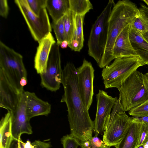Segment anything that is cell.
<instances>
[{
    "label": "cell",
    "instance_id": "1",
    "mask_svg": "<svg viewBox=\"0 0 148 148\" xmlns=\"http://www.w3.org/2000/svg\"><path fill=\"white\" fill-rule=\"evenodd\" d=\"M61 84L64 93L60 102L65 103L67 106L70 134L80 141L90 140L92 138L94 122L81 97L77 68L73 64L68 63L62 69Z\"/></svg>",
    "mask_w": 148,
    "mask_h": 148
},
{
    "label": "cell",
    "instance_id": "2",
    "mask_svg": "<svg viewBox=\"0 0 148 148\" xmlns=\"http://www.w3.org/2000/svg\"><path fill=\"white\" fill-rule=\"evenodd\" d=\"M139 14L136 5L130 1L120 0L115 3L108 20L107 42L100 62L98 65L99 67L104 68L114 60L113 50L117 37Z\"/></svg>",
    "mask_w": 148,
    "mask_h": 148
},
{
    "label": "cell",
    "instance_id": "3",
    "mask_svg": "<svg viewBox=\"0 0 148 148\" xmlns=\"http://www.w3.org/2000/svg\"><path fill=\"white\" fill-rule=\"evenodd\" d=\"M118 89L123 110L129 111L148 100V78L136 70Z\"/></svg>",
    "mask_w": 148,
    "mask_h": 148
},
{
    "label": "cell",
    "instance_id": "4",
    "mask_svg": "<svg viewBox=\"0 0 148 148\" xmlns=\"http://www.w3.org/2000/svg\"><path fill=\"white\" fill-rule=\"evenodd\" d=\"M145 65L138 56L115 59L111 64L102 70L101 76L105 88L118 89L134 72Z\"/></svg>",
    "mask_w": 148,
    "mask_h": 148
},
{
    "label": "cell",
    "instance_id": "5",
    "mask_svg": "<svg viewBox=\"0 0 148 148\" xmlns=\"http://www.w3.org/2000/svg\"><path fill=\"white\" fill-rule=\"evenodd\" d=\"M0 69L12 84L22 94L24 91L21 82L27 79V72L22 56L0 41Z\"/></svg>",
    "mask_w": 148,
    "mask_h": 148
},
{
    "label": "cell",
    "instance_id": "6",
    "mask_svg": "<svg viewBox=\"0 0 148 148\" xmlns=\"http://www.w3.org/2000/svg\"><path fill=\"white\" fill-rule=\"evenodd\" d=\"M115 3L110 0L92 25L88 42V53L98 65L105 48L107 37L108 22Z\"/></svg>",
    "mask_w": 148,
    "mask_h": 148
},
{
    "label": "cell",
    "instance_id": "7",
    "mask_svg": "<svg viewBox=\"0 0 148 148\" xmlns=\"http://www.w3.org/2000/svg\"><path fill=\"white\" fill-rule=\"evenodd\" d=\"M125 112L119 98L105 125L103 141L108 147H115L119 144L132 121L133 117Z\"/></svg>",
    "mask_w": 148,
    "mask_h": 148
},
{
    "label": "cell",
    "instance_id": "8",
    "mask_svg": "<svg viewBox=\"0 0 148 148\" xmlns=\"http://www.w3.org/2000/svg\"><path fill=\"white\" fill-rule=\"evenodd\" d=\"M14 2L19 8L35 41L39 42L51 33V24L46 8L43 9L37 16L31 10L27 0H15Z\"/></svg>",
    "mask_w": 148,
    "mask_h": 148
},
{
    "label": "cell",
    "instance_id": "9",
    "mask_svg": "<svg viewBox=\"0 0 148 148\" xmlns=\"http://www.w3.org/2000/svg\"><path fill=\"white\" fill-rule=\"evenodd\" d=\"M60 45L56 42L52 46L46 72L40 74L42 87L51 92L58 90L61 84L62 70L61 65Z\"/></svg>",
    "mask_w": 148,
    "mask_h": 148
},
{
    "label": "cell",
    "instance_id": "10",
    "mask_svg": "<svg viewBox=\"0 0 148 148\" xmlns=\"http://www.w3.org/2000/svg\"><path fill=\"white\" fill-rule=\"evenodd\" d=\"M77 70L79 94L85 107L89 110L94 94V69L91 62L84 59L82 65Z\"/></svg>",
    "mask_w": 148,
    "mask_h": 148
},
{
    "label": "cell",
    "instance_id": "11",
    "mask_svg": "<svg viewBox=\"0 0 148 148\" xmlns=\"http://www.w3.org/2000/svg\"><path fill=\"white\" fill-rule=\"evenodd\" d=\"M97 102V111L94 122L95 136L102 134L104 131L106 122L117 101V97H113L107 92L99 90L96 95Z\"/></svg>",
    "mask_w": 148,
    "mask_h": 148
},
{
    "label": "cell",
    "instance_id": "12",
    "mask_svg": "<svg viewBox=\"0 0 148 148\" xmlns=\"http://www.w3.org/2000/svg\"><path fill=\"white\" fill-rule=\"evenodd\" d=\"M26 97L25 91L22 94L17 108L12 112V138L18 139L23 134L32 133V128L26 111Z\"/></svg>",
    "mask_w": 148,
    "mask_h": 148
},
{
    "label": "cell",
    "instance_id": "13",
    "mask_svg": "<svg viewBox=\"0 0 148 148\" xmlns=\"http://www.w3.org/2000/svg\"><path fill=\"white\" fill-rule=\"evenodd\" d=\"M22 94L18 92L0 69V107L8 111L14 112L18 106Z\"/></svg>",
    "mask_w": 148,
    "mask_h": 148
},
{
    "label": "cell",
    "instance_id": "14",
    "mask_svg": "<svg viewBox=\"0 0 148 148\" xmlns=\"http://www.w3.org/2000/svg\"><path fill=\"white\" fill-rule=\"evenodd\" d=\"M56 42L51 33L38 42L34 59V67L37 73L46 72L51 48Z\"/></svg>",
    "mask_w": 148,
    "mask_h": 148
},
{
    "label": "cell",
    "instance_id": "15",
    "mask_svg": "<svg viewBox=\"0 0 148 148\" xmlns=\"http://www.w3.org/2000/svg\"><path fill=\"white\" fill-rule=\"evenodd\" d=\"M26 99V114L30 119L38 116H47L51 110V105L47 101L38 97L34 92L25 91Z\"/></svg>",
    "mask_w": 148,
    "mask_h": 148
},
{
    "label": "cell",
    "instance_id": "16",
    "mask_svg": "<svg viewBox=\"0 0 148 148\" xmlns=\"http://www.w3.org/2000/svg\"><path fill=\"white\" fill-rule=\"evenodd\" d=\"M130 25L122 30L116 40L112 52L114 59L121 57L138 56L132 46L129 38Z\"/></svg>",
    "mask_w": 148,
    "mask_h": 148
},
{
    "label": "cell",
    "instance_id": "17",
    "mask_svg": "<svg viewBox=\"0 0 148 148\" xmlns=\"http://www.w3.org/2000/svg\"><path fill=\"white\" fill-rule=\"evenodd\" d=\"M141 121L133 117L124 136L116 148H138Z\"/></svg>",
    "mask_w": 148,
    "mask_h": 148
},
{
    "label": "cell",
    "instance_id": "18",
    "mask_svg": "<svg viewBox=\"0 0 148 148\" xmlns=\"http://www.w3.org/2000/svg\"><path fill=\"white\" fill-rule=\"evenodd\" d=\"M129 37L132 46L138 56L147 64L148 63V42L141 34L130 25Z\"/></svg>",
    "mask_w": 148,
    "mask_h": 148
},
{
    "label": "cell",
    "instance_id": "19",
    "mask_svg": "<svg viewBox=\"0 0 148 148\" xmlns=\"http://www.w3.org/2000/svg\"><path fill=\"white\" fill-rule=\"evenodd\" d=\"M46 8L52 22L56 23L70 10L69 0H47Z\"/></svg>",
    "mask_w": 148,
    "mask_h": 148
},
{
    "label": "cell",
    "instance_id": "20",
    "mask_svg": "<svg viewBox=\"0 0 148 148\" xmlns=\"http://www.w3.org/2000/svg\"><path fill=\"white\" fill-rule=\"evenodd\" d=\"M12 112H8L0 122V148H10L13 138L12 131Z\"/></svg>",
    "mask_w": 148,
    "mask_h": 148
},
{
    "label": "cell",
    "instance_id": "21",
    "mask_svg": "<svg viewBox=\"0 0 148 148\" xmlns=\"http://www.w3.org/2000/svg\"><path fill=\"white\" fill-rule=\"evenodd\" d=\"M70 10L74 14L83 16L93 8V5L89 0H69Z\"/></svg>",
    "mask_w": 148,
    "mask_h": 148
},
{
    "label": "cell",
    "instance_id": "22",
    "mask_svg": "<svg viewBox=\"0 0 148 148\" xmlns=\"http://www.w3.org/2000/svg\"><path fill=\"white\" fill-rule=\"evenodd\" d=\"M84 17L74 14V30L71 39L77 41L82 48L84 46V40L83 29V23Z\"/></svg>",
    "mask_w": 148,
    "mask_h": 148
},
{
    "label": "cell",
    "instance_id": "23",
    "mask_svg": "<svg viewBox=\"0 0 148 148\" xmlns=\"http://www.w3.org/2000/svg\"><path fill=\"white\" fill-rule=\"evenodd\" d=\"M65 39L69 43L71 42L74 30V14L69 10L64 16Z\"/></svg>",
    "mask_w": 148,
    "mask_h": 148
},
{
    "label": "cell",
    "instance_id": "24",
    "mask_svg": "<svg viewBox=\"0 0 148 148\" xmlns=\"http://www.w3.org/2000/svg\"><path fill=\"white\" fill-rule=\"evenodd\" d=\"M51 26L55 35L56 43L60 46L61 43L65 40L64 17L56 23L52 22Z\"/></svg>",
    "mask_w": 148,
    "mask_h": 148
},
{
    "label": "cell",
    "instance_id": "25",
    "mask_svg": "<svg viewBox=\"0 0 148 148\" xmlns=\"http://www.w3.org/2000/svg\"><path fill=\"white\" fill-rule=\"evenodd\" d=\"M130 25L141 34L148 30V23L143 19L140 14L136 17Z\"/></svg>",
    "mask_w": 148,
    "mask_h": 148
},
{
    "label": "cell",
    "instance_id": "26",
    "mask_svg": "<svg viewBox=\"0 0 148 148\" xmlns=\"http://www.w3.org/2000/svg\"><path fill=\"white\" fill-rule=\"evenodd\" d=\"M129 115L134 117L148 115V100L128 112Z\"/></svg>",
    "mask_w": 148,
    "mask_h": 148
},
{
    "label": "cell",
    "instance_id": "27",
    "mask_svg": "<svg viewBox=\"0 0 148 148\" xmlns=\"http://www.w3.org/2000/svg\"><path fill=\"white\" fill-rule=\"evenodd\" d=\"M31 10L37 16L41 11L46 8L47 0H27Z\"/></svg>",
    "mask_w": 148,
    "mask_h": 148
},
{
    "label": "cell",
    "instance_id": "28",
    "mask_svg": "<svg viewBox=\"0 0 148 148\" xmlns=\"http://www.w3.org/2000/svg\"><path fill=\"white\" fill-rule=\"evenodd\" d=\"M61 141L63 148H77L80 146V141L70 134L63 136Z\"/></svg>",
    "mask_w": 148,
    "mask_h": 148
},
{
    "label": "cell",
    "instance_id": "29",
    "mask_svg": "<svg viewBox=\"0 0 148 148\" xmlns=\"http://www.w3.org/2000/svg\"><path fill=\"white\" fill-rule=\"evenodd\" d=\"M138 148L143 146L148 141V123L141 121Z\"/></svg>",
    "mask_w": 148,
    "mask_h": 148
},
{
    "label": "cell",
    "instance_id": "30",
    "mask_svg": "<svg viewBox=\"0 0 148 148\" xmlns=\"http://www.w3.org/2000/svg\"><path fill=\"white\" fill-rule=\"evenodd\" d=\"M10 148H36L31 142L28 140L23 142L21 138L17 140L13 138Z\"/></svg>",
    "mask_w": 148,
    "mask_h": 148
},
{
    "label": "cell",
    "instance_id": "31",
    "mask_svg": "<svg viewBox=\"0 0 148 148\" xmlns=\"http://www.w3.org/2000/svg\"><path fill=\"white\" fill-rule=\"evenodd\" d=\"M9 8L7 0H0V15L4 18L8 16Z\"/></svg>",
    "mask_w": 148,
    "mask_h": 148
},
{
    "label": "cell",
    "instance_id": "32",
    "mask_svg": "<svg viewBox=\"0 0 148 148\" xmlns=\"http://www.w3.org/2000/svg\"><path fill=\"white\" fill-rule=\"evenodd\" d=\"M138 9L140 16L148 23V7L142 4Z\"/></svg>",
    "mask_w": 148,
    "mask_h": 148
},
{
    "label": "cell",
    "instance_id": "33",
    "mask_svg": "<svg viewBox=\"0 0 148 148\" xmlns=\"http://www.w3.org/2000/svg\"><path fill=\"white\" fill-rule=\"evenodd\" d=\"M91 148H96L101 147L104 143L97 136H95L90 140Z\"/></svg>",
    "mask_w": 148,
    "mask_h": 148
},
{
    "label": "cell",
    "instance_id": "34",
    "mask_svg": "<svg viewBox=\"0 0 148 148\" xmlns=\"http://www.w3.org/2000/svg\"><path fill=\"white\" fill-rule=\"evenodd\" d=\"M32 144L36 148H50L51 146L49 142H46L39 140H35Z\"/></svg>",
    "mask_w": 148,
    "mask_h": 148
},
{
    "label": "cell",
    "instance_id": "35",
    "mask_svg": "<svg viewBox=\"0 0 148 148\" xmlns=\"http://www.w3.org/2000/svg\"><path fill=\"white\" fill-rule=\"evenodd\" d=\"M80 146L82 148H91L90 140L80 141Z\"/></svg>",
    "mask_w": 148,
    "mask_h": 148
},
{
    "label": "cell",
    "instance_id": "36",
    "mask_svg": "<svg viewBox=\"0 0 148 148\" xmlns=\"http://www.w3.org/2000/svg\"><path fill=\"white\" fill-rule=\"evenodd\" d=\"M135 117L140 121H143L148 123V115L141 117Z\"/></svg>",
    "mask_w": 148,
    "mask_h": 148
},
{
    "label": "cell",
    "instance_id": "37",
    "mask_svg": "<svg viewBox=\"0 0 148 148\" xmlns=\"http://www.w3.org/2000/svg\"><path fill=\"white\" fill-rule=\"evenodd\" d=\"M69 43L65 40L63 41L60 45V46L62 49H65L68 46Z\"/></svg>",
    "mask_w": 148,
    "mask_h": 148
},
{
    "label": "cell",
    "instance_id": "38",
    "mask_svg": "<svg viewBox=\"0 0 148 148\" xmlns=\"http://www.w3.org/2000/svg\"><path fill=\"white\" fill-rule=\"evenodd\" d=\"M141 35L148 42V30L142 34Z\"/></svg>",
    "mask_w": 148,
    "mask_h": 148
},
{
    "label": "cell",
    "instance_id": "39",
    "mask_svg": "<svg viewBox=\"0 0 148 148\" xmlns=\"http://www.w3.org/2000/svg\"><path fill=\"white\" fill-rule=\"evenodd\" d=\"M96 148H110V147L106 146L104 143L101 147Z\"/></svg>",
    "mask_w": 148,
    "mask_h": 148
},
{
    "label": "cell",
    "instance_id": "40",
    "mask_svg": "<svg viewBox=\"0 0 148 148\" xmlns=\"http://www.w3.org/2000/svg\"><path fill=\"white\" fill-rule=\"evenodd\" d=\"M143 1H144L148 6V0H143Z\"/></svg>",
    "mask_w": 148,
    "mask_h": 148
},
{
    "label": "cell",
    "instance_id": "41",
    "mask_svg": "<svg viewBox=\"0 0 148 148\" xmlns=\"http://www.w3.org/2000/svg\"><path fill=\"white\" fill-rule=\"evenodd\" d=\"M138 148H144L143 147H141V146H140V147H139Z\"/></svg>",
    "mask_w": 148,
    "mask_h": 148
},
{
    "label": "cell",
    "instance_id": "42",
    "mask_svg": "<svg viewBox=\"0 0 148 148\" xmlns=\"http://www.w3.org/2000/svg\"><path fill=\"white\" fill-rule=\"evenodd\" d=\"M145 144L148 145V141Z\"/></svg>",
    "mask_w": 148,
    "mask_h": 148
},
{
    "label": "cell",
    "instance_id": "43",
    "mask_svg": "<svg viewBox=\"0 0 148 148\" xmlns=\"http://www.w3.org/2000/svg\"><path fill=\"white\" fill-rule=\"evenodd\" d=\"M147 65H148V63H147Z\"/></svg>",
    "mask_w": 148,
    "mask_h": 148
}]
</instances>
